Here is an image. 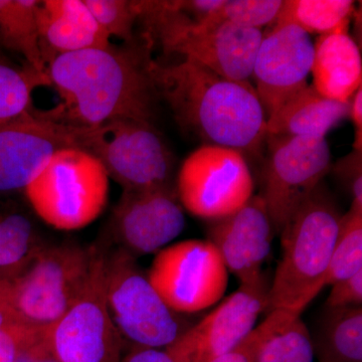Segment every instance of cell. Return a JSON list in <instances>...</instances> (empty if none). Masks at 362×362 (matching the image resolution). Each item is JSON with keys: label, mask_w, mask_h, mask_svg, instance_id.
<instances>
[{"label": "cell", "mask_w": 362, "mask_h": 362, "mask_svg": "<svg viewBox=\"0 0 362 362\" xmlns=\"http://www.w3.org/2000/svg\"><path fill=\"white\" fill-rule=\"evenodd\" d=\"M152 49L140 37L131 44L57 57L47 66V76L61 101L40 112L83 130L118 119L153 123L159 97L148 69Z\"/></svg>", "instance_id": "1"}, {"label": "cell", "mask_w": 362, "mask_h": 362, "mask_svg": "<svg viewBox=\"0 0 362 362\" xmlns=\"http://www.w3.org/2000/svg\"><path fill=\"white\" fill-rule=\"evenodd\" d=\"M148 69L159 99L181 128L206 144L259 156L267 140V117L251 83L228 80L185 59L163 64L151 58Z\"/></svg>", "instance_id": "2"}, {"label": "cell", "mask_w": 362, "mask_h": 362, "mask_svg": "<svg viewBox=\"0 0 362 362\" xmlns=\"http://www.w3.org/2000/svg\"><path fill=\"white\" fill-rule=\"evenodd\" d=\"M341 218L322 181L280 233L282 257L269 289V311L281 309L302 315L325 288Z\"/></svg>", "instance_id": "3"}, {"label": "cell", "mask_w": 362, "mask_h": 362, "mask_svg": "<svg viewBox=\"0 0 362 362\" xmlns=\"http://www.w3.org/2000/svg\"><path fill=\"white\" fill-rule=\"evenodd\" d=\"M143 39L165 54H178L221 77L250 82L263 32L228 23H202L171 1H140Z\"/></svg>", "instance_id": "4"}, {"label": "cell", "mask_w": 362, "mask_h": 362, "mask_svg": "<svg viewBox=\"0 0 362 362\" xmlns=\"http://www.w3.org/2000/svg\"><path fill=\"white\" fill-rule=\"evenodd\" d=\"M109 180L99 159L84 149L68 147L52 154L23 194L45 223L59 230H77L103 213Z\"/></svg>", "instance_id": "5"}, {"label": "cell", "mask_w": 362, "mask_h": 362, "mask_svg": "<svg viewBox=\"0 0 362 362\" xmlns=\"http://www.w3.org/2000/svg\"><path fill=\"white\" fill-rule=\"evenodd\" d=\"M80 148L99 159L123 190L175 187V156L154 123L118 119L83 130Z\"/></svg>", "instance_id": "6"}, {"label": "cell", "mask_w": 362, "mask_h": 362, "mask_svg": "<svg viewBox=\"0 0 362 362\" xmlns=\"http://www.w3.org/2000/svg\"><path fill=\"white\" fill-rule=\"evenodd\" d=\"M93 261L89 249L73 243L40 247L13 277L16 309L23 321L47 326L58 321L87 282Z\"/></svg>", "instance_id": "7"}, {"label": "cell", "mask_w": 362, "mask_h": 362, "mask_svg": "<svg viewBox=\"0 0 362 362\" xmlns=\"http://www.w3.org/2000/svg\"><path fill=\"white\" fill-rule=\"evenodd\" d=\"M109 252L93 247L87 282L76 301L56 322L47 326V338L59 362H111L118 354L120 332L107 300Z\"/></svg>", "instance_id": "8"}, {"label": "cell", "mask_w": 362, "mask_h": 362, "mask_svg": "<svg viewBox=\"0 0 362 362\" xmlns=\"http://www.w3.org/2000/svg\"><path fill=\"white\" fill-rule=\"evenodd\" d=\"M107 300L117 329L139 346L166 349L187 330L140 270L136 257L121 247L108 255Z\"/></svg>", "instance_id": "9"}, {"label": "cell", "mask_w": 362, "mask_h": 362, "mask_svg": "<svg viewBox=\"0 0 362 362\" xmlns=\"http://www.w3.org/2000/svg\"><path fill=\"white\" fill-rule=\"evenodd\" d=\"M245 157L218 145L195 149L181 164L176 180L183 209L211 221L237 213L254 195V180Z\"/></svg>", "instance_id": "10"}, {"label": "cell", "mask_w": 362, "mask_h": 362, "mask_svg": "<svg viewBox=\"0 0 362 362\" xmlns=\"http://www.w3.org/2000/svg\"><path fill=\"white\" fill-rule=\"evenodd\" d=\"M147 278L171 310L197 313L223 297L228 271L209 240H188L157 252Z\"/></svg>", "instance_id": "11"}, {"label": "cell", "mask_w": 362, "mask_h": 362, "mask_svg": "<svg viewBox=\"0 0 362 362\" xmlns=\"http://www.w3.org/2000/svg\"><path fill=\"white\" fill-rule=\"evenodd\" d=\"M263 197L275 233L280 235L298 207L330 173L329 146L323 137L267 136Z\"/></svg>", "instance_id": "12"}, {"label": "cell", "mask_w": 362, "mask_h": 362, "mask_svg": "<svg viewBox=\"0 0 362 362\" xmlns=\"http://www.w3.org/2000/svg\"><path fill=\"white\" fill-rule=\"evenodd\" d=\"M83 129L35 110L0 125V199L23 192L54 152L81 145Z\"/></svg>", "instance_id": "13"}, {"label": "cell", "mask_w": 362, "mask_h": 362, "mask_svg": "<svg viewBox=\"0 0 362 362\" xmlns=\"http://www.w3.org/2000/svg\"><path fill=\"white\" fill-rule=\"evenodd\" d=\"M269 289L266 278L240 285L166 351L175 362H209L230 351L254 330L262 312L268 310Z\"/></svg>", "instance_id": "14"}, {"label": "cell", "mask_w": 362, "mask_h": 362, "mask_svg": "<svg viewBox=\"0 0 362 362\" xmlns=\"http://www.w3.org/2000/svg\"><path fill=\"white\" fill-rule=\"evenodd\" d=\"M185 226L175 187L123 190L114 209L110 232L132 256L154 254L176 239Z\"/></svg>", "instance_id": "15"}, {"label": "cell", "mask_w": 362, "mask_h": 362, "mask_svg": "<svg viewBox=\"0 0 362 362\" xmlns=\"http://www.w3.org/2000/svg\"><path fill=\"white\" fill-rule=\"evenodd\" d=\"M313 57L310 35L297 26L273 25L263 33L252 78L267 119L308 85Z\"/></svg>", "instance_id": "16"}, {"label": "cell", "mask_w": 362, "mask_h": 362, "mask_svg": "<svg viewBox=\"0 0 362 362\" xmlns=\"http://www.w3.org/2000/svg\"><path fill=\"white\" fill-rule=\"evenodd\" d=\"M275 235L263 197L252 195L237 213L214 221L206 240L216 247L240 285H249L265 279L263 266Z\"/></svg>", "instance_id": "17"}, {"label": "cell", "mask_w": 362, "mask_h": 362, "mask_svg": "<svg viewBox=\"0 0 362 362\" xmlns=\"http://www.w3.org/2000/svg\"><path fill=\"white\" fill-rule=\"evenodd\" d=\"M37 20L45 66L62 54L112 45L84 0H40Z\"/></svg>", "instance_id": "18"}, {"label": "cell", "mask_w": 362, "mask_h": 362, "mask_svg": "<svg viewBox=\"0 0 362 362\" xmlns=\"http://www.w3.org/2000/svg\"><path fill=\"white\" fill-rule=\"evenodd\" d=\"M313 87L322 96L347 103L362 87L361 49L349 32L326 33L314 45Z\"/></svg>", "instance_id": "19"}, {"label": "cell", "mask_w": 362, "mask_h": 362, "mask_svg": "<svg viewBox=\"0 0 362 362\" xmlns=\"http://www.w3.org/2000/svg\"><path fill=\"white\" fill-rule=\"evenodd\" d=\"M350 101H334L307 85L293 95L267 119V136L326 137L341 121L349 118Z\"/></svg>", "instance_id": "20"}, {"label": "cell", "mask_w": 362, "mask_h": 362, "mask_svg": "<svg viewBox=\"0 0 362 362\" xmlns=\"http://www.w3.org/2000/svg\"><path fill=\"white\" fill-rule=\"evenodd\" d=\"M39 1L0 0V47L21 54L33 70L47 76L37 28Z\"/></svg>", "instance_id": "21"}, {"label": "cell", "mask_w": 362, "mask_h": 362, "mask_svg": "<svg viewBox=\"0 0 362 362\" xmlns=\"http://www.w3.org/2000/svg\"><path fill=\"white\" fill-rule=\"evenodd\" d=\"M312 341L319 362H362L361 307L326 309Z\"/></svg>", "instance_id": "22"}, {"label": "cell", "mask_w": 362, "mask_h": 362, "mask_svg": "<svg viewBox=\"0 0 362 362\" xmlns=\"http://www.w3.org/2000/svg\"><path fill=\"white\" fill-rule=\"evenodd\" d=\"M301 316L281 309L271 310L255 362H314L313 339Z\"/></svg>", "instance_id": "23"}, {"label": "cell", "mask_w": 362, "mask_h": 362, "mask_svg": "<svg viewBox=\"0 0 362 362\" xmlns=\"http://www.w3.org/2000/svg\"><path fill=\"white\" fill-rule=\"evenodd\" d=\"M354 9L351 0H286L273 25H295L308 35L349 32Z\"/></svg>", "instance_id": "24"}, {"label": "cell", "mask_w": 362, "mask_h": 362, "mask_svg": "<svg viewBox=\"0 0 362 362\" xmlns=\"http://www.w3.org/2000/svg\"><path fill=\"white\" fill-rule=\"evenodd\" d=\"M49 86L28 64L18 65L0 49V125L35 110L33 94L37 88Z\"/></svg>", "instance_id": "25"}, {"label": "cell", "mask_w": 362, "mask_h": 362, "mask_svg": "<svg viewBox=\"0 0 362 362\" xmlns=\"http://www.w3.org/2000/svg\"><path fill=\"white\" fill-rule=\"evenodd\" d=\"M42 246L30 216L13 199H0V269L21 265Z\"/></svg>", "instance_id": "26"}, {"label": "cell", "mask_w": 362, "mask_h": 362, "mask_svg": "<svg viewBox=\"0 0 362 362\" xmlns=\"http://www.w3.org/2000/svg\"><path fill=\"white\" fill-rule=\"evenodd\" d=\"M362 271V209L350 207L342 214L325 277L326 286Z\"/></svg>", "instance_id": "27"}, {"label": "cell", "mask_w": 362, "mask_h": 362, "mask_svg": "<svg viewBox=\"0 0 362 362\" xmlns=\"http://www.w3.org/2000/svg\"><path fill=\"white\" fill-rule=\"evenodd\" d=\"M282 4L280 0H221L202 23H228L261 30L263 26L273 25Z\"/></svg>", "instance_id": "28"}, {"label": "cell", "mask_w": 362, "mask_h": 362, "mask_svg": "<svg viewBox=\"0 0 362 362\" xmlns=\"http://www.w3.org/2000/svg\"><path fill=\"white\" fill-rule=\"evenodd\" d=\"M98 25L109 37L124 44L135 42L134 28L140 16V1L133 0H84Z\"/></svg>", "instance_id": "29"}, {"label": "cell", "mask_w": 362, "mask_h": 362, "mask_svg": "<svg viewBox=\"0 0 362 362\" xmlns=\"http://www.w3.org/2000/svg\"><path fill=\"white\" fill-rule=\"evenodd\" d=\"M331 170L351 199L350 207L362 209V150H352L331 165Z\"/></svg>", "instance_id": "30"}, {"label": "cell", "mask_w": 362, "mask_h": 362, "mask_svg": "<svg viewBox=\"0 0 362 362\" xmlns=\"http://www.w3.org/2000/svg\"><path fill=\"white\" fill-rule=\"evenodd\" d=\"M44 326L16 322L0 329V362H16L23 347L37 339Z\"/></svg>", "instance_id": "31"}, {"label": "cell", "mask_w": 362, "mask_h": 362, "mask_svg": "<svg viewBox=\"0 0 362 362\" xmlns=\"http://www.w3.org/2000/svg\"><path fill=\"white\" fill-rule=\"evenodd\" d=\"M361 305L362 271L331 285V291L326 300L327 308L361 307Z\"/></svg>", "instance_id": "32"}, {"label": "cell", "mask_w": 362, "mask_h": 362, "mask_svg": "<svg viewBox=\"0 0 362 362\" xmlns=\"http://www.w3.org/2000/svg\"><path fill=\"white\" fill-rule=\"evenodd\" d=\"M268 319L256 326L239 345L209 362H255L262 340L268 329Z\"/></svg>", "instance_id": "33"}, {"label": "cell", "mask_w": 362, "mask_h": 362, "mask_svg": "<svg viewBox=\"0 0 362 362\" xmlns=\"http://www.w3.org/2000/svg\"><path fill=\"white\" fill-rule=\"evenodd\" d=\"M47 326L42 327V332L37 339L23 347L16 362H59L52 354L49 345Z\"/></svg>", "instance_id": "34"}, {"label": "cell", "mask_w": 362, "mask_h": 362, "mask_svg": "<svg viewBox=\"0 0 362 362\" xmlns=\"http://www.w3.org/2000/svg\"><path fill=\"white\" fill-rule=\"evenodd\" d=\"M13 276L0 279V329L9 324L23 321L14 302Z\"/></svg>", "instance_id": "35"}, {"label": "cell", "mask_w": 362, "mask_h": 362, "mask_svg": "<svg viewBox=\"0 0 362 362\" xmlns=\"http://www.w3.org/2000/svg\"><path fill=\"white\" fill-rule=\"evenodd\" d=\"M349 118L356 127L354 149L362 150V87L356 90L350 100Z\"/></svg>", "instance_id": "36"}, {"label": "cell", "mask_w": 362, "mask_h": 362, "mask_svg": "<svg viewBox=\"0 0 362 362\" xmlns=\"http://www.w3.org/2000/svg\"><path fill=\"white\" fill-rule=\"evenodd\" d=\"M125 362H175L166 350L141 347L131 354Z\"/></svg>", "instance_id": "37"}, {"label": "cell", "mask_w": 362, "mask_h": 362, "mask_svg": "<svg viewBox=\"0 0 362 362\" xmlns=\"http://www.w3.org/2000/svg\"><path fill=\"white\" fill-rule=\"evenodd\" d=\"M26 261H28V259H26ZM23 264H21L20 266L13 267V268L0 269V279L11 277V276L16 275V274L21 270V267L23 266Z\"/></svg>", "instance_id": "38"}, {"label": "cell", "mask_w": 362, "mask_h": 362, "mask_svg": "<svg viewBox=\"0 0 362 362\" xmlns=\"http://www.w3.org/2000/svg\"><path fill=\"white\" fill-rule=\"evenodd\" d=\"M0 49H2L1 47H0ZM2 51H4V49H2Z\"/></svg>", "instance_id": "39"}]
</instances>
